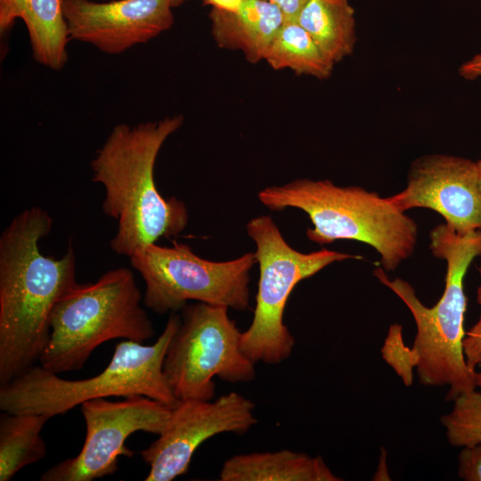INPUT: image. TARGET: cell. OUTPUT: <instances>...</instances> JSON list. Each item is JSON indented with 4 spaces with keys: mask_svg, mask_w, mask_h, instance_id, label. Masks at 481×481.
Wrapping results in <instances>:
<instances>
[{
    "mask_svg": "<svg viewBox=\"0 0 481 481\" xmlns=\"http://www.w3.org/2000/svg\"><path fill=\"white\" fill-rule=\"evenodd\" d=\"M296 21L335 64L353 53L355 17L349 0H307Z\"/></svg>",
    "mask_w": 481,
    "mask_h": 481,
    "instance_id": "cell-17",
    "label": "cell"
},
{
    "mask_svg": "<svg viewBox=\"0 0 481 481\" xmlns=\"http://www.w3.org/2000/svg\"><path fill=\"white\" fill-rule=\"evenodd\" d=\"M386 452L385 450H381V455L379 460V464L377 468L376 473L373 477V480H390L387 469V461H386Z\"/></svg>",
    "mask_w": 481,
    "mask_h": 481,
    "instance_id": "cell-27",
    "label": "cell"
},
{
    "mask_svg": "<svg viewBox=\"0 0 481 481\" xmlns=\"http://www.w3.org/2000/svg\"><path fill=\"white\" fill-rule=\"evenodd\" d=\"M462 350L468 367L476 371V367L481 364V315L472 328L465 333Z\"/></svg>",
    "mask_w": 481,
    "mask_h": 481,
    "instance_id": "cell-23",
    "label": "cell"
},
{
    "mask_svg": "<svg viewBox=\"0 0 481 481\" xmlns=\"http://www.w3.org/2000/svg\"><path fill=\"white\" fill-rule=\"evenodd\" d=\"M276 5L283 13L285 20H296L307 0H265Z\"/></svg>",
    "mask_w": 481,
    "mask_h": 481,
    "instance_id": "cell-24",
    "label": "cell"
},
{
    "mask_svg": "<svg viewBox=\"0 0 481 481\" xmlns=\"http://www.w3.org/2000/svg\"><path fill=\"white\" fill-rule=\"evenodd\" d=\"M211 35L216 45L237 50L251 63L264 61L273 38L285 21L281 11L265 0H244L239 10L211 8Z\"/></svg>",
    "mask_w": 481,
    "mask_h": 481,
    "instance_id": "cell-15",
    "label": "cell"
},
{
    "mask_svg": "<svg viewBox=\"0 0 481 481\" xmlns=\"http://www.w3.org/2000/svg\"><path fill=\"white\" fill-rule=\"evenodd\" d=\"M405 212L432 209L456 232L481 231V190L477 162L461 157L429 154L412 163L406 187L387 198Z\"/></svg>",
    "mask_w": 481,
    "mask_h": 481,
    "instance_id": "cell-12",
    "label": "cell"
},
{
    "mask_svg": "<svg viewBox=\"0 0 481 481\" xmlns=\"http://www.w3.org/2000/svg\"><path fill=\"white\" fill-rule=\"evenodd\" d=\"M211 8L225 12H235L240 9L244 0H202Z\"/></svg>",
    "mask_w": 481,
    "mask_h": 481,
    "instance_id": "cell-26",
    "label": "cell"
},
{
    "mask_svg": "<svg viewBox=\"0 0 481 481\" xmlns=\"http://www.w3.org/2000/svg\"><path fill=\"white\" fill-rule=\"evenodd\" d=\"M53 217L32 207L17 215L0 236V385L36 365L50 337L57 302L78 282L71 242L60 258L44 255L39 241Z\"/></svg>",
    "mask_w": 481,
    "mask_h": 481,
    "instance_id": "cell-1",
    "label": "cell"
},
{
    "mask_svg": "<svg viewBox=\"0 0 481 481\" xmlns=\"http://www.w3.org/2000/svg\"><path fill=\"white\" fill-rule=\"evenodd\" d=\"M432 254L446 261L445 285L442 297L432 307L417 297L414 288L401 278L389 280L385 270L373 273L408 307L417 328L412 348L417 355V375L424 386L449 387L445 399L477 388L476 371L465 361L462 340L467 298L464 277L475 257H481V231L461 234L446 224L430 232Z\"/></svg>",
    "mask_w": 481,
    "mask_h": 481,
    "instance_id": "cell-3",
    "label": "cell"
},
{
    "mask_svg": "<svg viewBox=\"0 0 481 481\" xmlns=\"http://www.w3.org/2000/svg\"><path fill=\"white\" fill-rule=\"evenodd\" d=\"M264 61L274 69H289L298 75L326 79L335 63L296 20H285L269 45Z\"/></svg>",
    "mask_w": 481,
    "mask_h": 481,
    "instance_id": "cell-19",
    "label": "cell"
},
{
    "mask_svg": "<svg viewBox=\"0 0 481 481\" xmlns=\"http://www.w3.org/2000/svg\"><path fill=\"white\" fill-rule=\"evenodd\" d=\"M183 115L156 121L116 125L91 161L92 179L102 185V211L117 222L110 247L130 257L160 238L178 236L188 223L185 204L162 196L154 167L167 139L183 123Z\"/></svg>",
    "mask_w": 481,
    "mask_h": 481,
    "instance_id": "cell-2",
    "label": "cell"
},
{
    "mask_svg": "<svg viewBox=\"0 0 481 481\" xmlns=\"http://www.w3.org/2000/svg\"><path fill=\"white\" fill-rule=\"evenodd\" d=\"M459 74L467 80L481 77V52L464 61L459 68Z\"/></svg>",
    "mask_w": 481,
    "mask_h": 481,
    "instance_id": "cell-25",
    "label": "cell"
},
{
    "mask_svg": "<svg viewBox=\"0 0 481 481\" xmlns=\"http://www.w3.org/2000/svg\"><path fill=\"white\" fill-rule=\"evenodd\" d=\"M132 271L118 267L95 282L77 283L55 305L39 364L60 374L79 371L100 345L115 338L143 343L155 331L141 306Z\"/></svg>",
    "mask_w": 481,
    "mask_h": 481,
    "instance_id": "cell-6",
    "label": "cell"
},
{
    "mask_svg": "<svg viewBox=\"0 0 481 481\" xmlns=\"http://www.w3.org/2000/svg\"><path fill=\"white\" fill-rule=\"evenodd\" d=\"M246 230L256 243L259 279L253 319L241 332L240 349L255 363L279 364L291 355L295 345L283 322L295 286L334 262L363 257L326 249L299 252L287 243L269 216L252 218Z\"/></svg>",
    "mask_w": 481,
    "mask_h": 481,
    "instance_id": "cell-7",
    "label": "cell"
},
{
    "mask_svg": "<svg viewBox=\"0 0 481 481\" xmlns=\"http://www.w3.org/2000/svg\"><path fill=\"white\" fill-rule=\"evenodd\" d=\"M220 481H340L321 456L282 449L234 455L226 460Z\"/></svg>",
    "mask_w": 481,
    "mask_h": 481,
    "instance_id": "cell-16",
    "label": "cell"
},
{
    "mask_svg": "<svg viewBox=\"0 0 481 481\" xmlns=\"http://www.w3.org/2000/svg\"><path fill=\"white\" fill-rule=\"evenodd\" d=\"M453 403L452 411L441 417L449 444L457 447L481 444V391L461 394Z\"/></svg>",
    "mask_w": 481,
    "mask_h": 481,
    "instance_id": "cell-20",
    "label": "cell"
},
{
    "mask_svg": "<svg viewBox=\"0 0 481 481\" xmlns=\"http://www.w3.org/2000/svg\"><path fill=\"white\" fill-rule=\"evenodd\" d=\"M477 174H478V183H479V187L481 190V159L477 161Z\"/></svg>",
    "mask_w": 481,
    "mask_h": 481,
    "instance_id": "cell-29",
    "label": "cell"
},
{
    "mask_svg": "<svg viewBox=\"0 0 481 481\" xmlns=\"http://www.w3.org/2000/svg\"><path fill=\"white\" fill-rule=\"evenodd\" d=\"M476 385H477V387H479L481 391V371L480 372L476 371Z\"/></svg>",
    "mask_w": 481,
    "mask_h": 481,
    "instance_id": "cell-30",
    "label": "cell"
},
{
    "mask_svg": "<svg viewBox=\"0 0 481 481\" xmlns=\"http://www.w3.org/2000/svg\"><path fill=\"white\" fill-rule=\"evenodd\" d=\"M166 352L163 371L179 400H212L215 377L230 383L256 377L255 363L240 349L241 332L228 307L187 304Z\"/></svg>",
    "mask_w": 481,
    "mask_h": 481,
    "instance_id": "cell-9",
    "label": "cell"
},
{
    "mask_svg": "<svg viewBox=\"0 0 481 481\" xmlns=\"http://www.w3.org/2000/svg\"><path fill=\"white\" fill-rule=\"evenodd\" d=\"M255 407L236 392L215 400L179 401L159 438L141 452L150 466L145 480L171 481L185 474L196 449L214 436L246 434L257 422Z\"/></svg>",
    "mask_w": 481,
    "mask_h": 481,
    "instance_id": "cell-11",
    "label": "cell"
},
{
    "mask_svg": "<svg viewBox=\"0 0 481 481\" xmlns=\"http://www.w3.org/2000/svg\"><path fill=\"white\" fill-rule=\"evenodd\" d=\"M477 269L478 272L481 273V263ZM477 302L481 306V285L478 287L477 291Z\"/></svg>",
    "mask_w": 481,
    "mask_h": 481,
    "instance_id": "cell-28",
    "label": "cell"
},
{
    "mask_svg": "<svg viewBox=\"0 0 481 481\" xmlns=\"http://www.w3.org/2000/svg\"><path fill=\"white\" fill-rule=\"evenodd\" d=\"M130 264L145 282L143 304L159 314L182 310L189 300L237 311L249 306V273L255 252L214 262L194 254L183 243L150 244L133 254Z\"/></svg>",
    "mask_w": 481,
    "mask_h": 481,
    "instance_id": "cell-8",
    "label": "cell"
},
{
    "mask_svg": "<svg viewBox=\"0 0 481 481\" xmlns=\"http://www.w3.org/2000/svg\"><path fill=\"white\" fill-rule=\"evenodd\" d=\"M189 0H62L69 39L120 54L168 30L173 9Z\"/></svg>",
    "mask_w": 481,
    "mask_h": 481,
    "instance_id": "cell-13",
    "label": "cell"
},
{
    "mask_svg": "<svg viewBox=\"0 0 481 481\" xmlns=\"http://www.w3.org/2000/svg\"><path fill=\"white\" fill-rule=\"evenodd\" d=\"M49 419L45 414L2 412L0 481L11 480L22 468L46 455V444L41 431Z\"/></svg>",
    "mask_w": 481,
    "mask_h": 481,
    "instance_id": "cell-18",
    "label": "cell"
},
{
    "mask_svg": "<svg viewBox=\"0 0 481 481\" xmlns=\"http://www.w3.org/2000/svg\"><path fill=\"white\" fill-rule=\"evenodd\" d=\"M17 19L27 28L34 60L50 69H61L69 58V41L62 0H0L2 36Z\"/></svg>",
    "mask_w": 481,
    "mask_h": 481,
    "instance_id": "cell-14",
    "label": "cell"
},
{
    "mask_svg": "<svg viewBox=\"0 0 481 481\" xmlns=\"http://www.w3.org/2000/svg\"><path fill=\"white\" fill-rule=\"evenodd\" d=\"M458 476L466 481H481V444L462 447L459 454Z\"/></svg>",
    "mask_w": 481,
    "mask_h": 481,
    "instance_id": "cell-22",
    "label": "cell"
},
{
    "mask_svg": "<svg viewBox=\"0 0 481 481\" xmlns=\"http://www.w3.org/2000/svg\"><path fill=\"white\" fill-rule=\"evenodd\" d=\"M181 322L170 313L153 345L124 340L117 344L107 367L98 375L77 380L35 365L0 387V409L11 413L64 414L84 402L110 396L144 395L174 407L173 394L163 371L168 345Z\"/></svg>",
    "mask_w": 481,
    "mask_h": 481,
    "instance_id": "cell-4",
    "label": "cell"
},
{
    "mask_svg": "<svg viewBox=\"0 0 481 481\" xmlns=\"http://www.w3.org/2000/svg\"><path fill=\"white\" fill-rule=\"evenodd\" d=\"M381 354L404 385L411 386L413 381L412 371L417 366V355L412 347L404 344L400 324L394 323L389 327Z\"/></svg>",
    "mask_w": 481,
    "mask_h": 481,
    "instance_id": "cell-21",
    "label": "cell"
},
{
    "mask_svg": "<svg viewBox=\"0 0 481 481\" xmlns=\"http://www.w3.org/2000/svg\"><path fill=\"white\" fill-rule=\"evenodd\" d=\"M258 199L272 210L296 208L306 213L313 224L306 235L313 242L352 240L370 245L379 254L385 271H395L415 249L414 220L387 198L359 186L303 178L267 187Z\"/></svg>",
    "mask_w": 481,
    "mask_h": 481,
    "instance_id": "cell-5",
    "label": "cell"
},
{
    "mask_svg": "<svg viewBox=\"0 0 481 481\" xmlns=\"http://www.w3.org/2000/svg\"><path fill=\"white\" fill-rule=\"evenodd\" d=\"M80 406L86 426L80 452L45 470L40 480L91 481L112 475L118 469L119 456L134 454L125 444L127 437L136 431L159 436L172 411V407L144 395L117 402L96 398Z\"/></svg>",
    "mask_w": 481,
    "mask_h": 481,
    "instance_id": "cell-10",
    "label": "cell"
}]
</instances>
